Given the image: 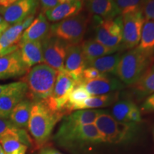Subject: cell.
Here are the masks:
<instances>
[{
    "label": "cell",
    "mask_w": 154,
    "mask_h": 154,
    "mask_svg": "<svg viewBox=\"0 0 154 154\" xmlns=\"http://www.w3.org/2000/svg\"><path fill=\"white\" fill-rule=\"evenodd\" d=\"M9 136L18 138L26 146L32 143L29 136L24 129L17 128L9 120L0 118V138Z\"/></svg>",
    "instance_id": "29"
},
{
    "label": "cell",
    "mask_w": 154,
    "mask_h": 154,
    "mask_svg": "<svg viewBox=\"0 0 154 154\" xmlns=\"http://www.w3.org/2000/svg\"><path fill=\"white\" fill-rule=\"evenodd\" d=\"M57 74V70L45 63L29 69L22 79L27 86L26 98L33 102L46 101L52 93Z\"/></svg>",
    "instance_id": "2"
},
{
    "label": "cell",
    "mask_w": 154,
    "mask_h": 154,
    "mask_svg": "<svg viewBox=\"0 0 154 154\" xmlns=\"http://www.w3.org/2000/svg\"><path fill=\"white\" fill-rule=\"evenodd\" d=\"M145 0H115L121 16L141 11Z\"/></svg>",
    "instance_id": "31"
},
{
    "label": "cell",
    "mask_w": 154,
    "mask_h": 154,
    "mask_svg": "<svg viewBox=\"0 0 154 154\" xmlns=\"http://www.w3.org/2000/svg\"><path fill=\"white\" fill-rule=\"evenodd\" d=\"M29 70L23 62L19 48L0 57V80L24 76Z\"/></svg>",
    "instance_id": "14"
},
{
    "label": "cell",
    "mask_w": 154,
    "mask_h": 154,
    "mask_svg": "<svg viewBox=\"0 0 154 154\" xmlns=\"http://www.w3.org/2000/svg\"><path fill=\"white\" fill-rule=\"evenodd\" d=\"M95 38L97 42L108 48L119 51H121L123 19L118 16L114 19H103L94 16Z\"/></svg>",
    "instance_id": "7"
},
{
    "label": "cell",
    "mask_w": 154,
    "mask_h": 154,
    "mask_svg": "<svg viewBox=\"0 0 154 154\" xmlns=\"http://www.w3.org/2000/svg\"><path fill=\"white\" fill-rule=\"evenodd\" d=\"M5 154H25L27 150V146L19 140L18 138L11 137H5L0 138Z\"/></svg>",
    "instance_id": "30"
},
{
    "label": "cell",
    "mask_w": 154,
    "mask_h": 154,
    "mask_svg": "<svg viewBox=\"0 0 154 154\" xmlns=\"http://www.w3.org/2000/svg\"><path fill=\"white\" fill-rule=\"evenodd\" d=\"M105 76L104 74H101L97 69L91 66H87L83 71L82 76H81L79 82L77 84H82V83L88 82V81L95 79L100 78V77ZM76 84V85H77Z\"/></svg>",
    "instance_id": "33"
},
{
    "label": "cell",
    "mask_w": 154,
    "mask_h": 154,
    "mask_svg": "<svg viewBox=\"0 0 154 154\" xmlns=\"http://www.w3.org/2000/svg\"><path fill=\"white\" fill-rule=\"evenodd\" d=\"M77 85L84 86L91 96L104 95L119 91L126 87V85H124L119 79L115 78L111 75H105L100 78L88 81Z\"/></svg>",
    "instance_id": "15"
},
{
    "label": "cell",
    "mask_w": 154,
    "mask_h": 154,
    "mask_svg": "<svg viewBox=\"0 0 154 154\" xmlns=\"http://www.w3.org/2000/svg\"><path fill=\"white\" fill-rule=\"evenodd\" d=\"M141 11L146 20L154 21V0H145Z\"/></svg>",
    "instance_id": "34"
},
{
    "label": "cell",
    "mask_w": 154,
    "mask_h": 154,
    "mask_svg": "<svg viewBox=\"0 0 154 154\" xmlns=\"http://www.w3.org/2000/svg\"><path fill=\"white\" fill-rule=\"evenodd\" d=\"M136 49L148 57H154V21L146 20Z\"/></svg>",
    "instance_id": "28"
},
{
    "label": "cell",
    "mask_w": 154,
    "mask_h": 154,
    "mask_svg": "<svg viewBox=\"0 0 154 154\" xmlns=\"http://www.w3.org/2000/svg\"><path fill=\"white\" fill-rule=\"evenodd\" d=\"M69 1L72 0H39V5L41 6L42 12L44 13L46 11L54 8L56 6Z\"/></svg>",
    "instance_id": "35"
},
{
    "label": "cell",
    "mask_w": 154,
    "mask_h": 154,
    "mask_svg": "<svg viewBox=\"0 0 154 154\" xmlns=\"http://www.w3.org/2000/svg\"><path fill=\"white\" fill-rule=\"evenodd\" d=\"M132 89L138 99H143L154 94V63L133 84Z\"/></svg>",
    "instance_id": "26"
},
{
    "label": "cell",
    "mask_w": 154,
    "mask_h": 154,
    "mask_svg": "<svg viewBox=\"0 0 154 154\" xmlns=\"http://www.w3.org/2000/svg\"><path fill=\"white\" fill-rule=\"evenodd\" d=\"M103 110L98 109H85L77 110L70 113L62 118V121L58 130H67L83 125L92 124Z\"/></svg>",
    "instance_id": "18"
},
{
    "label": "cell",
    "mask_w": 154,
    "mask_h": 154,
    "mask_svg": "<svg viewBox=\"0 0 154 154\" xmlns=\"http://www.w3.org/2000/svg\"><path fill=\"white\" fill-rule=\"evenodd\" d=\"M18 47L23 62L29 69L44 62L42 42H19Z\"/></svg>",
    "instance_id": "21"
},
{
    "label": "cell",
    "mask_w": 154,
    "mask_h": 154,
    "mask_svg": "<svg viewBox=\"0 0 154 154\" xmlns=\"http://www.w3.org/2000/svg\"><path fill=\"white\" fill-rule=\"evenodd\" d=\"M82 1H84V0H82Z\"/></svg>",
    "instance_id": "44"
},
{
    "label": "cell",
    "mask_w": 154,
    "mask_h": 154,
    "mask_svg": "<svg viewBox=\"0 0 154 154\" xmlns=\"http://www.w3.org/2000/svg\"><path fill=\"white\" fill-rule=\"evenodd\" d=\"M83 7L82 0H72L61 3L44 13L49 22H58L79 14Z\"/></svg>",
    "instance_id": "19"
},
{
    "label": "cell",
    "mask_w": 154,
    "mask_h": 154,
    "mask_svg": "<svg viewBox=\"0 0 154 154\" xmlns=\"http://www.w3.org/2000/svg\"><path fill=\"white\" fill-rule=\"evenodd\" d=\"M11 85V83L9 84H4V85H1V84H0V95H1L2 94H3L5 91H7V90H8L9 88H10Z\"/></svg>",
    "instance_id": "40"
},
{
    "label": "cell",
    "mask_w": 154,
    "mask_h": 154,
    "mask_svg": "<svg viewBox=\"0 0 154 154\" xmlns=\"http://www.w3.org/2000/svg\"><path fill=\"white\" fill-rule=\"evenodd\" d=\"M81 48H82L86 67L90 63L98 58L117 52L115 50L106 47L95 39L86 40L83 42L81 45Z\"/></svg>",
    "instance_id": "25"
},
{
    "label": "cell",
    "mask_w": 154,
    "mask_h": 154,
    "mask_svg": "<svg viewBox=\"0 0 154 154\" xmlns=\"http://www.w3.org/2000/svg\"><path fill=\"white\" fill-rule=\"evenodd\" d=\"M33 103L27 98L22 100L11 112L9 121L18 128L24 129L27 128Z\"/></svg>",
    "instance_id": "24"
},
{
    "label": "cell",
    "mask_w": 154,
    "mask_h": 154,
    "mask_svg": "<svg viewBox=\"0 0 154 154\" xmlns=\"http://www.w3.org/2000/svg\"><path fill=\"white\" fill-rule=\"evenodd\" d=\"M63 113L50 109L44 101L34 102L27 128L38 146L47 143L56 124L63 118Z\"/></svg>",
    "instance_id": "1"
},
{
    "label": "cell",
    "mask_w": 154,
    "mask_h": 154,
    "mask_svg": "<svg viewBox=\"0 0 154 154\" xmlns=\"http://www.w3.org/2000/svg\"><path fill=\"white\" fill-rule=\"evenodd\" d=\"M141 110L145 112L154 113V94L146 97L141 106Z\"/></svg>",
    "instance_id": "36"
},
{
    "label": "cell",
    "mask_w": 154,
    "mask_h": 154,
    "mask_svg": "<svg viewBox=\"0 0 154 154\" xmlns=\"http://www.w3.org/2000/svg\"><path fill=\"white\" fill-rule=\"evenodd\" d=\"M121 56V52L103 56L93 61L87 66L94 67L104 75L116 76Z\"/></svg>",
    "instance_id": "27"
},
{
    "label": "cell",
    "mask_w": 154,
    "mask_h": 154,
    "mask_svg": "<svg viewBox=\"0 0 154 154\" xmlns=\"http://www.w3.org/2000/svg\"><path fill=\"white\" fill-rule=\"evenodd\" d=\"M17 0H0V7H8Z\"/></svg>",
    "instance_id": "39"
},
{
    "label": "cell",
    "mask_w": 154,
    "mask_h": 154,
    "mask_svg": "<svg viewBox=\"0 0 154 154\" xmlns=\"http://www.w3.org/2000/svg\"><path fill=\"white\" fill-rule=\"evenodd\" d=\"M54 140L67 148L82 147L103 143L101 134L94 124L83 125L67 130H58Z\"/></svg>",
    "instance_id": "5"
},
{
    "label": "cell",
    "mask_w": 154,
    "mask_h": 154,
    "mask_svg": "<svg viewBox=\"0 0 154 154\" xmlns=\"http://www.w3.org/2000/svg\"><path fill=\"white\" fill-rule=\"evenodd\" d=\"M39 154H63L61 152L58 151L57 150L54 149H50V148H46V149H42L40 151Z\"/></svg>",
    "instance_id": "37"
},
{
    "label": "cell",
    "mask_w": 154,
    "mask_h": 154,
    "mask_svg": "<svg viewBox=\"0 0 154 154\" xmlns=\"http://www.w3.org/2000/svg\"><path fill=\"white\" fill-rule=\"evenodd\" d=\"M44 63L57 72L63 71L67 49L70 44L49 34L42 42Z\"/></svg>",
    "instance_id": "10"
},
{
    "label": "cell",
    "mask_w": 154,
    "mask_h": 154,
    "mask_svg": "<svg viewBox=\"0 0 154 154\" xmlns=\"http://www.w3.org/2000/svg\"><path fill=\"white\" fill-rule=\"evenodd\" d=\"M88 10L94 16L103 19L120 16L115 0H87Z\"/></svg>",
    "instance_id": "23"
},
{
    "label": "cell",
    "mask_w": 154,
    "mask_h": 154,
    "mask_svg": "<svg viewBox=\"0 0 154 154\" xmlns=\"http://www.w3.org/2000/svg\"><path fill=\"white\" fill-rule=\"evenodd\" d=\"M76 86V81L65 71L58 72L52 93L44 102L53 111L64 114L63 109L69 96Z\"/></svg>",
    "instance_id": "8"
},
{
    "label": "cell",
    "mask_w": 154,
    "mask_h": 154,
    "mask_svg": "<svg viewBox=\"0 0 154 154\" xmlns=\"http://www.w3.org/2000/svg\"><path fill=\"white\" fill-rule=\"evenodd\" d=\"M151 58L134 48L122 54L116 71V76L124 85L132 86L150 66Z\"/></svg>",
    "instance_id": "4"
},
{
    "label": "cell",
    "mask_w": 154,
    "mask_h": 154,
    "mask_svg": "<svg viewBox=\"0 0 154 154\" xmlns=\"http://www.w3.org/2000/svg\"><path fill=\"white\" fill-rule=\"evenodd\" d=\"M86 26L87 19L84 15L79 14L50 25L49 34L70 45H76L82 42Z\"/></svg>",
    "instance_id": "6"
},
{
    "label": "cell",
    "mask_w": 154,
    "mask_h": 154,
    "mask_svg": "<svg viewBox=\"0 0 154 154\" xmlns=\"http://www.w3.org/2000/svg\"><path fill=\"white\" fill-rule=\"evenodd\" d=\"M123 29L121 50L134 49L138 46L146 19L142 11L122 16Z\"/></svg>",
    "instance_id": "9"
},
{
    "label": "cell",
    "mask_w": 154,
    "mask_h": 154,
    "mask_svg": "<svg viewBox=\"0 0 154 154\" xmlns=\"http://www.w3.org/2000/svg\"><path fill=\"white\" fill-rule=\"evenodd\" d=\"M9 26H10V25H9L7 22H6L5 19H4L2 17H1V15H0V30L4 32V31L7 29Z\"/></svg>",
    "instance_id": "38"
},
{
    "label": "cell",
    "mask_w": 154,
    "mask_h": 154,
    "mask_svg": "<svg viewBox=\"0 0 154 154\" xmlns=\"http://www.w3.org/2000/svg\"><path fill=\"white\" fill-rule=\"evenodd\" d=\"M50 24L43 12L39 13L28 28L24 31L20 42H42L49 34Z\"/></svg>",
    "instance_id": "20"
},
{
    "label": "cell",
    "mask_w": 154,
    "mask_h": 154,
    "mask_svg": "<svg viewBox=\"0 0 154 154\" xmlns=\"http://www.w3.org/2000/svg\"><path fill=\"white\" fill-rule=\"evenodd\" d=\"M119 96V91L104 94V95L91 96L88 99L81 102L80 103L69 107L67 110V113L72 112L73 111L96 109L99 108L109 106L114 104L116 102L118 101Z\"/></svg>",
    "instance_id": "22"
},
{
    "label": "cell",
    "mask_w": 154,
    "mask_h": 154,
    "mask_svg": "<svg viewBox=\"0 0 154 154\" xmlns=\"http://www.w3.org/2000/svg\"><path fill=\"white\" fill-rule=\"evenodd\" d=\"M39 0H17L8 7H0V15L9 25L24 22L35 14Z\"/></svg>",
    "instance_id": "11"
},
{
    "label": "cell",
    "mask_w": 154,
    "mask_h": 154,
    "mask_svg": "<svg viewBox=\"0 0 154 154\" xmlns=\"http://www.w3.org/2000/svg\"><path fill=\"white\" fill-rule=\"evenodd\" d=\"M35 16L32 15L24 22L10 25L0 35V57L7 54L18 49V44L21 40L24 31L28 28L34 21Z\"/></svg>",
    "instance_id": "13"
},
{
    "label": "cell",
    "mask_w": 154,
    "mask_h": 154,
    "mask_svg": "<svg viewBox=\"0 0 154 154\" xmlns=\"http://www.w3.org/2000/svg\"><path fill=\"white\" fill-rule=\"evenodd\" d=\"M2 32H2V31H1V30H0V35H1V34H2Z\"/></svg>",
    "instance_id": "43"
},
{
    "label": "cell",
    "mask_w": 154,
    "mask_h": 154,
    "mask_svg": "<svg viewBox=\"0 0 154 154\" xmlns=\"http://www.w3.org/2000/svg\"><path fill=\"white\" fill-rule=\"evenodd\" d=\"M27 86L24 82L11 83L10 88L0 95V118L8 119L14 107L26 98Z\"/></svg>",
    "instance_id": "12"
},
{
    "label": "cell",
    "mask_w": 154,
    "mask_h": 154,
    "mask_svg": "<svg viewBox=\"0 0 154 154\" xmlns=\"http://www.w3.org/2000/svg\"><path fill=\"white\" fill-rule=\"evenodd\" d=\"M86 68L85 60L79 44L69 45L64 61L63 71L70 75L76 82H79L83 71Z\"/></svg>",
    "instance_id": "16"
},
{
    "label": "cell",
    "mask_w": 154,
    "mask_h": 154,
    "mask_svg": "<svg viewBox=\"0 0 154 154\" xmlns=\"http://www.w3.org/2000/svg\"><path fill=\"white\" fill-rule=\"evenodd\" d=\"M111 114L119 122L138 124L142 121L139 108L131 100L117 101L111 109Z\"/></svg>",
    "instance_id": "17"
},
{
    "label": "cell",
    "mask_w": 154,
    "mask_h": 154,
    "mask_svg": "<svg viewBox=\"0 0 154 154\" xmlns=\"http://www.w3.org/2000/svg\"><path fill=\"white\" fill-rule=\"evenodd\" d=\"M103 143L120 144L131 140L138 131V124L116 121L111 113L103 111L94 123Z\"/></svg>",
    "instance_id": "3"
},
{
    "label": "cell",
    "mask_w": 154,
    "mask_h": 154,
    "mask_svg": "<svg viewBox=\"0 0 154 154\" xmlns=\"http://www.w3.org/2000/svg\"><path fill=\"white\" fill-rule=\"evenodd\" d=\"M153 140H154V128L153 129Z\"/></svg>",
    "instance_id": "42"
},
{
    "label": "cell",
    "mask_w": 154,
    "mask_h": 154,
    "mask_svg": "<svg viewBox=\"0 0 154 154\" xmlns=\"http://www.w3.org/2000/svg\"><path fill=\"white\" fill-rule=\"evenodd\" d=\"M90 96L91 95L86 91L84 86L82 85H76L69 94L68 101H67L66 104L63 109V112L64 113H67V110L69 107L80 103L81 102L88 99Z\"/></svg>",
    "instance_id": "32"
},
{
    "label": "cell",
    "mask_w": 154,
    "mask_h": 154,
    "mask_svg": "<svg viewBox=\"0 0 154 154\" xmlns=\"http://www.w3.org/2000/svg\"><path fill=\"white\" fill-rule=\"evenodd\" d=\"M0 154H5V151H4L2 146L0 144Z\"/></svg>",
    "instance_id": "41"
}]
</instances>
